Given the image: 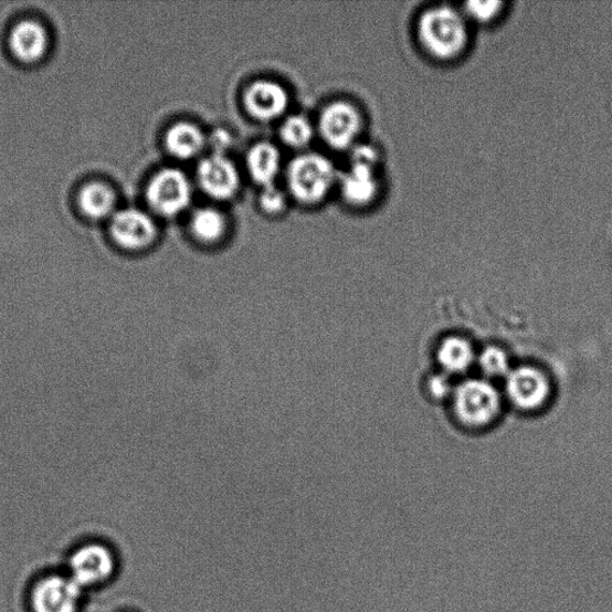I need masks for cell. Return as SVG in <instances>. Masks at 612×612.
<instances>
[{"label": "cell", "mask_w": 612, "mask_h": 612, "mask_svg": "<svg viewBox=\"0 0 612 612\" xmlns=\"http://www.w3.org/2000/svg\"><path fill=\"white\" fill-rule=\"evenodd\" d=\"M226 220L222 212L213 208L197 210L189 222L193 238L202 244H215L225 236Z\"/></svg>", "instance_id": "e0dca14e"}, {"label": "cell", "mask_w": 612, "mask_h": 612, "mask_svg": "<svg viewBox=\"0 0 612 612\" xmlns=\"http://www.w3.org/2000/svg\"><path fill=\"white\" fill-rule=\"evenodd\" d=\"M468 20L462 10L436 4L420 13L415 23L419 46L432 60L449 63L460 60L471 43Z\"/></svg>", "instance_id": "6da1fadb"}, {"label": "cell", "mask_w": 612, "mask_h": 612, "mask_svg": "<svg viewBox=\"0 0 612 612\" xmlns=\"http://www.w3.org/2000/svg\"><path fill=\"white\" fill-rule=\"evenodd\" d=\"M451 388L450 381L445 376H435L430 382V391L436 399H445L450 395Z\"/></svg>", "instance_id": "cb8c5ba5"}, {"label": "cell", "mask_w": 612, "mask_h": 612, "mask_svg": "<svg viewBox=\"0 0 612 612\" xmlns=\"http://www.w3.org/2000/svg\"><path fill=\"white\" fill-rule=\"evenodd\" d=\"M193 187L180 169L166 168L154 175L147 187V200L151 210L162 217L172 218L191 205Z\"/></svg>", "instance_id": "5b68a950"}, {"label": "cell", "mask_w": 612, "mask_h": 612, "mask_svg": "<svg viewBox=\"0 0 612 612\" xmlns=\"http://www.w3.org/2000/svg\"><path fill=\"white\" fill-rule=\"evenodd\" d=\"M380 152L371 145H359L352 154L351 166L340 178L341 193L349 205H370L381 191L378 179Z\"/></svg>", "instance_id": "3957f363"}, {"label": "cell", "mask_w": 612, "mask_h": 612, "mask_svg": "<svg viewBox=\"0 0 612 612\" xmlns=\"http://www.w3.org/2000/svg\"><path fill=\"white\" fill-rule=\"evenodd\" d=\"M110 235L123 250L141 252L148 250L156 242L158 230L151 215L147 212L126 209L113 214Z\"/></svg>", "instance_id": "52a82bcc"}, {"label": "cell", "mask_w": 612, "mask_h": 612, "mask_svg": "<svg viewBox=\"0 0 612 612\" xmlns=\"http://www.w3.org/2000/svg\"><path fill=\"white\" fill-rule=\"evenodd\" d=\"M78 205L86 217L102 220L115 213L116 198L110 187L93 182L82 188Z\"/></svg>", "instance_id": "2e32d148"}, {"label": "cell", "mask_w": 612, "mask_h": 612, "mask_svg": "<svg viewBox=\"0 0 612 612\" xmlns=\"http://www.w3.org/2000/svg\"><path fill=\"white\" fill-rule=\"evenodd\" d=\"M282 155L275 145L261 141L246 155V168L252 179L262 187L274 184L281 171Z\"/></svg>", "instance_id": "9a60e30c"}, {"label": "cell", "mask_w": 612, "mask_h": 612, "mask_svg": "<svg viewBox=\"0 0 612 612\" xmlns=\"http://www.w3.org/2000/svg\"><path fill=\"white\" fill-rule=\"evenodd\" d=\"M208 143H210L213 154L225 155V151L231 147L232 138L226 130L218 129L214 134H212Z\"/></svg>", "instance_id": "603a6c76"}, {"label": "cell", "mask_w": 612, "mask_h": 612, "mask_svg": "<svg viewBox=\"0 0 612 612\" xmlns=\"http://www.w3.org/2000/svg\"><path fill=\"white\" fill-rule=\"evenodd\" d=\"M506 395L519 410L536 411L550 395L547 376L532 367L511 370L506 377Z\"/></svg>", "instance_id": "ba28073f"}, {"label": "cell", "mask_w": 612, "mask_h": 612, "mask_svg": "<svg viewBox=\"0 0 612 612\" xmlns=\"http://www.w3.org/2000/svg\"><path fill=\"white\" fill-rule=\"evenodd\" d=\"M362 124L361 113L355 105L337 101L320 113L318 128L329 147L345 150L357 141Z\"/></svg>", "instance_id": "8992f818"}, {"label": "cell", "mask_w": 612, "mask_h": 612, "mask_svg": "<svg viewBox=\"0 0 612 612\" xmlns=\"http://www.w3.org/2000/svg\"><path fill=\"white\" fill-rule=\"evenodd\" d=\"M208 139L202 130L191 123H178L168 128L165 145L175 158L187 160L201 154Z\"/></svg>", "instance_id": "5bb4252c"}, {"label": "cell", "mask_w": 612, "mask_h": 612, "mask_svg": "<svg viewBox=\"0 0 612 612\" xmlns=\"http://www.w3.org/2000/svg\"><path fill=\"white\" fill-rule=\"evenodd\" d=\"M505 3L500 0H487V2H478L472 0L462 6V11L466 20L477 24H489L502 17Z\"/></svg>", "instance_id": "ffe728a7"}, {"label": "cell", "mask_w": 612, "mask_h": 612, "mask_svg": "<svg viewBox=\"0 0 612 612\" xmlns=\"http://www.w3.org/2000/svg\"><path fill=\"white\" fill-rule=\"evenodd\" d=\"M338 180V171L330 159L318 154L296 157L287 169L291 194L303 203L323 201Z\"/></svg>", "instance_id": "7a4b0ae2"}, {"label": "cell", "mask_w": 612, "mask_h": 612, "mask_svg": "<svg viewBox=\"0 0 612 612\" xmlns=\"http://www.w3.org/2000/svg\"><path fill=\"white\" fill-rule=\"evenodd\" d=\"M478 367L489 378L507 377L511 372L506 354L498 347H487L478 357Z\"/></svg>", "instance_id": "44dd1931"}, {"label": "cell", "mask_w": 612, "mask_h": 612, "mask_svg": "<svg viewBox=\"0 0 612 612\" xmlns=\"http://www.w3.org/2000/svg\"><path fill=\"white\" fill-rule=\"evenodd\" d=\"M197 177L202 191L217 200L235 197L241 186L240 172L225 155L212 154L203 158Z\"/></svg>", "instance_id": "9c48e42d"}, {"label": "cell", "mask_w": 612, "mask_h": 612, "mask_svg": "<svg viewBox=\"0 0 612 612\" xmlns=\"http://www.w3.org/2000/svg\"><path fill=\"white\" fill-rule=\"evenodd\" d=\"M112 552L104 546L80 548L70 560L72 579L83 589L106 580L114 571Z\"/></svg>", "instance_id": "7c38bea8"}, {"label": "cell", "mask_w": 612, "mask_h": 612, "mask_svg": "<svg viewBox=\"0 0 612 612\" xmlns=\"http://www.w3.org/2000/svg\"><path fill=\"white\" fill-rule=\"evenodd\" d=\"M453 397L455 414L465 426H488L500 413V393L486 380L464 381Z\"/></svg>", "instance_id": "277c9868"}, {"label": "cell", "mask_w": 612, "mask_h": 612, "mask_svg": "<svg viewBox=\"0 0 612 612\" xmlns=\"http://www.w3.org/2000/svg\"><path fill=\"white\" fill-rule=\"evenodd\" d=\"M46 28L33 20H25L13 27L10 34V50L18 60L35 63L49 50Z\"/></svg>", "instance_id": "4fadbf2b"}, {"label": "cell", "mask_w": 612, "mask_h": 612, "mask_svg": "<svg viewBox=\"0 0 612 612\" xmlns=\"http://www.w3.org/2000/svg\"><path fill=\"white\" fill-rule=\"evenodd\" d=\"M243 104L247 113L260 122L279 119L289 104L285 87L270 80H258L246 87Z\"/></svg>", "instance_id": "30bf717a"}, {"label": "cell", "mask_w": 612, "mask_h": 612, "mask_svg": "<svg viewBox=\"0 0 612 612\" xmlns=\"http://www.w3.org/2000/svg\"><path fill=\"white\" fill-rule=\"evenodd\" d=\"M281 138L287 147L302 149L314 138V127L303 115H293L283 123Z\"/></svg>", "instance_id": "d6986e66"}, {"label": "cell", "mask_w": 612, "mask_h": 612, "mask_svg": "<svg viewBox=\"0 0 612 612\" xmlns=\"http://www.w3.org/2000/svg\"><path fill=\"white\" fill-rule=\"evenodd\" d=\"M82 588L72 578L43 579L33 592L34 612H76Z\"/></svg>", "instance_id": "8fae6325"}, {"label": "cell", "mask_w": 612, "mask_h": 612, "mask_svg": "<svg viewBox=\"0 0 612 612\" xmlns=\"http://www.w3.org/2000/svg\"><path fill=\"white\" fill-rule=\"evenodd\" d=\"M439 361L449 373H463L468 370L475 360L471 342L460 337L446 338L439 348Z\"/></svg>", "instance_id": "ac0fdd59"}, {"label": "cell", "mask_w": 612, "mask_h": 612, "mask_svg": "<svg viewBox=\"0 0 612 612\" xmlns=\"http://www.w3.org/2000/svg\"><path fill=\"white\" fill-rule=\"evenodd\" d=\"M260 207L266 213L278 214L286 208V194L275 184L266 186L260 194Z\"/></svg>", "instance_id": "7402d4cb"}]
</instances>
